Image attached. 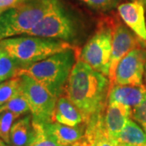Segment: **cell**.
I'll return each instance as SVG.
<instances>
[{"mask_svg": "<svg viewBox=\"0 0 146 146\" xmlns=\"http://www.w3.org/2000/svg\"><path fill=\"white\" fill-rule=\"evenodd\" d=\"M110 90L108 76L96 71L80 59L76 60L66 85V96L83 116L89 120L105 112Z\"/></svg>", "mask_w": 146, "mask_h": 146, "instance_id": "1", "label": "cell"}, {"mask_svg": "<svg viewBox=\"0 0 146 146\" xmlns=\"http://www.w3.org/2000/svg\"><path fill=\"white\" fill-rule=\"evenodd\" d=\"M76 62V53L72 48L56 53L40 62L19 69L16 76L26 75L58 98L65 92Z\"/></svg>", "mask_w": 146, "mask_h": 146, "instance_id": "2", "label": "cell"}, {"mask_svg": "<svg viewBox=\"0 0 146 146\" xmlns=\"http://www.w3.org/2000/svg\"><path fill=\"white\" fill-rule=\"evenodd\" d=\"M72 48L68 42L63 40L29 35L12 36L0 41V49L16 61L20 69Z\"/></svg>", "mask_w": 146, "mask_h": 146, "instance_id": "3", "label": "cell"}, {"mask_svg": "<svg viewBox=\"0 0 146 146\" xmlns=\"http://www.w3.org/2000/svg\"><path fill=\"white\" fill-rule=\"evenodd\" d=\"M53 0H28L5 11L0 16V41L26 35L49 11Z\"/></svg>", "mask_w": 146, "mask_h": 146, "instance_id": "4", "label": "cell"}, {"mask_svg": "<svg viewBox=\"0 0 146 146\" xmlns=\"http://www.w3.org/2000/svg\"><path fill=\"white\" fill-rule=\"evenodd\" d=\"M112 51L111 20L99 24L94 36L89 39L80 54V58L96 71L109 76Z\"/></svg>", "mask_w": 146, "mask_h": 146, "instance_id": "5", "label": "cell"}, {"mask_svg": "<svg viewBox=\"0 0 146 146\" xmlns=\"http://www.w3.org/2000/svg\"><path fill=\"white\" fill-rule=\"evenodd\" d=\"M21 77V91L27 100L33 119L42 123H52L57 99L42 84L26 75Z\"/></svg>", "mask_w": 146, "mask_h": 146, "instance_id": "6", "label": "cell"}, {"mask_svg": "<svg viewBox=\"0 0 146 146\" xmlns=\"http://www.w3.org/2000/svg\"><path fill=\"white\" fill-rule=\"evenodd\" d=\"M75 28L57 0H53L49 11L26 35L70 41L75 36Z\"/></svg>", "mask_w": 146, "mask_h": 146, "instance_id": "7", "label": "cell"}, {"mask_svg": "<svg viewBox=\"0 0 146 146\" xmlns=\"http://www.w3.org/2000/svg\"><path fill=\"white\" fill-rule=\"evenodd\" d=\"M112 51L110 64V89L114 86V78L116 67L119 61L131 50L146 46L127 25L119 21H112Z\"/></svg>", "mask_w": 146, "mask_h": 146, "instance_id": "8", "label": "cell"}, {"mask_svg": "<svg viewBox=\"0 0 146 146\" xmlns=\"http://www.w3.org/2000/svg\"><path fill=\"white\" fill-rule=\"evenodd\" d=\"M145 63V46L131 50L120 60L116 67L114 85H142Z\"/></svg>", "mask_w": 146, "mask_h": 146, "instance_id": "9", "label": "cell"}, {"mask_svg": "<svg viewBox=\"0 0 146 146\" xmlns=\"http://www.w3.org/2000/svg\"><path fill=\"white\" fill-rule=\"evenodd\" d=\"M143 4L141 0L127 2L118 7V12L126 25L146 44V22Z\"/></svg>", "mask_w": 146, "mask_h": 146, "instance_id": "10", "label": "cell"}, {"mask_svg": "<svg viewBox=\"0 0 146 146\" xmlns=\"http://www.w3.org/2000/svg\"><path fill=\"white\" fill-rule=\"evenodd\" d=\"M80 146H117L118 141L110 136L104 123V113L89 120L83 137L77 141Z\"/></svg>", "mask_w": 146, "mask_h": 146, "instance_id": "11", "label": "cell"}, {"mask_svg": "<svg viewBox=\"0 0 146 146\" xmlns=\"http://www.w3.org/2000/svg\"><path fill=\"white\" fill-rule=\"evenodd\" d=\"M131 116L130 106L123 103H107L104 112V123L109 135L117 141V137L127 121Z\"/></svg>", "mask_w": 146, "mask_h": 146, "instance_id": "12", "label": "cell"}, {"mask_svg": "<svg viewBox=\"0 0 146 146\" xmlns=\"http://www.w3.org/2000/svg\"><path fill=\"white\" fill-rule=\"evenodd\" d=\"M145 95L146 86L144 84L139 86L115 84L109 90L107 103L119 102L133 108L141 103Z\"/></svg>", "mask_w": 146, "mask_h": 146, "instance_id": "13", "label": "cell"}, {"mask_svg": "<svg viewBox=\"0 0 146 146\" xmlns=\"http://www.w3.org/2000/svg\"><path fill=\"white\" fill-rule=\"evenodd\" d=\"M46 127L60 145L71 146L83 137L86 124L83 123L78 126L71 127L52 122L46 123Z\"/></svg>", "mask_w": 146, "mask_h": 146, "instance_id": "14", "label": "cell"}, {"mask_svg": "<svg viewBox=\"0 0 146 146\" xmlns=\"http://www.w3.org/2000/svg\"><path fill=\"white\" fill-rule=\"evenodd\" d=\"M53 122L75 127L84 123L83 116L77 107L67 96H60L57 99L53 115Z\"/></svg>", "mask_w": 146, "mask_h": 146, "instance_id": "15", "label": "cell"}, {"mask_svg": "<svg viewBox=\"0 0 146 146\" xmlns=\"http://www.w3.org/2000/svg\"><path fill=\"white\" fill-rule=\"evenodd\" d=\"M34 136L32 115H25L14 123L10 133L11 146H27Z\"/></svg>", "mask_w": 146, "mask_h": 146, "instance_id": "16", "label": "cell"}, {"mask_svg": "<svg viewBox=\"0 0 146 146\" xmlns=\"http://www.w3.org/2000/svg\"><path fill=\"white\" fill-rule=\"evenodd\" d=\"M117 141L134 146H146V132L135 121L129 119L119 132Z\"/></svg>", "mask_w": 146, "mask_h": 146, "instance_id": "17", "label": "cell"}, {"mask_svg": "<svg viewBox=\"0 0 146 146\" xmlns=\"http://www.w3.org/2000/svg\"><path fill=\"white\" fill-rule=\"evenodd\" d=\"M34 136L27 146H62L60 145L46 127V123L38 122L33 119Z\"/></svg>", "mask_w": 146, "mask_h": 146, "instance_id": "18", "label": "cell"}, {"mask_svg": "<svg viewBox=\"0 0 146 146\" xmlns=\"http://www.w3.org/2000/svg\"><path fill=\"white\" fill-rule=\"evenodd\" d=\"M19 65L3 50L0 49V83L16 76Z\"/></svg>", "mask_w": 146, "mask_h": 146, "instance_id": "19", "label": "cell"}, {"mask_svg": "<svg viewBox=\"0 0 146 146\" xmlns=\"http://www.w3.org/2000/svg\"><path fill=\"white\" fill-rule=\"evenodd\" d=\"M21 92V77L14 76L0 83V106L9 102Z\"/></svg>", "mask_w": 146, "mask_h": 146, "instance_id": "20", "label": "cell"}, {"mask_svg": "<svg viewBox=\"0 0 146 146\" xmlns=\"http://www.w3.org/2000/svg\"><path fill=\"white\" fill-rule=\"evenodd\" d=\"M3 111H9L22 116L30 112V109L27 102V100L21 91L18 95H16L9 102L0 106V113Z\"/></svg>", "mask_w": 146, "mask_h": 146, "instance_id": "21", "label": "cell"}, {"mask_svg": "<svg viewBox=\"0 0 146 146\" xmlns=\"http://www.w3.org/2000/svg\"><path fill=\"white\" fill-rule=\"evenodd\" d=\"M21 118V115L9 111L0 113V139L10 145V133L11 127L16 120Z\"/></svg>", "mask_w": 146, "mask_h": 146, "instance_id": "22", "label": "cell"}, {"mask_svg": "<svg viewBox=\"0 0 146 146\" xmlns=\"http://www.w3.org/2000/svg\"><path fill=\"white\" fill-rule=\"evenodd\" d=\"M131 117L140 123L143 128L146 129V95L140 104L136 106L131 110Z\"/></svg>", "mask_w": 146, "mask_h": 146, "instance_id": "23", "label": "cell"}, {"mask_svg": "<svg viewBox=\"0 0 146 146\" xmlns=\"http://www.w3.org/2000/svg\"><path fill=\"white\" fill-rule=\"evenodd\" d=\"M92 8L97 10H108L114 7L118 0H80Z\"/></svg>", "mask_w": 146, "mask_h": 146, "instance_id": "24", "label": "cell"}, {"mask_svg": "<svg viewBox=\"0 0 146 146\" xmlns=\"http://www.w3.org/2000/svg\"><path fill=\"white\" fill-rule=\"evenodd\" d=\"M28 0H0V8L8 10L24 4Z\"/></svg>", "mask_w": 146, "mask_h": 146, "instance_id": "25", "label": "cell"}, {"mask_svg": "<svg viewBox=\"0 0 146 146\" xmlns=\"http://www.w3.org/2000/svg\"><path fill=\"white\" fill-rule=\"evenodd\" d=\"M144 81H145V86H146V63L145 65V72H144Z\"/></svg>", "mask_w": 146, "mask_h": 146, "instance_id": "26", "label": "cell"}, {"mask_svg": "<svg viewBox=\"0 0 146 146\" xmlns=\"http://www.w3.org/2000/svg\"><path fill=\"white\" fill-rule=\"evenodd\" d=\"M0 146H11L9 145H7V144H6L4 141H3V140H1L0 139Z\"/></svg>", "mask_w": 146, "mask_h": 146, "instance_id": "27", "label": "cell"}, {"mask_svg": "<svg viewBox=\"0 0 146 146\" xmlns=\"http://www.w3.org/2000/svg\"><path fill=\"white\" fill-rule=\"evenodd\" d=\"M117 146H134L131 145H128V144H124V143H118Z\"/></svg>", "mask_w": 146, "mask_h": 146, "instance_id": "28", "label": "cell"}, {"mask_svg": "<svg viewBox=\"0 0 146 146\" xmlns=\"http://www.w3.org/2000/svg\"><path fill=\"white\" fill-rule=\"evenodd\" d=\"M6 10H4V9H3V8H0V16H1V15Z\"/></svg>", "mask_w": 146, "mask_h": 146, "instance_id": "29", "label": "cell"}, {"mask_svg": "<svg viewBox=\"0 0 146 146\" xmlns=\"http://www.w3.org/2000/svg\"><path fill=\"white\" fill-rule=\"evenodd\" d=\"M71 146H80V144H79L78 142H76V143H75V144H73L72 145H71Z\"/></svg>", "mask_w": 146, "mask_h": 146, "instance_id": "30", "label": "cell"}, {"mask_svg": "<svg viewBox=\"0 0 146 146\" xmlns=\"http://www.w3.org/2000/svg\"><path fill=\"white\" fill-rule=\"evenodd\" d=\"M141 2H142L144 4H145V6H146V0H141Z\"/></svg>", "mask_w": 146, "mask_h": 146, "instance_id": "31", "label": "cell"}, {"mask_svg": "<svg viewBox=\"0 0 146 146\" xmlns=\"http://www.w3.org/2000/svg\"><path fill=\"white\" fill-rule=\"evenodd\" d=\"M145 132H146V129H145Z\"/></svg>", "mask_w": 146, "mask_h": 146, "instance_id": "32", "label": "cell"}]
</instances>
